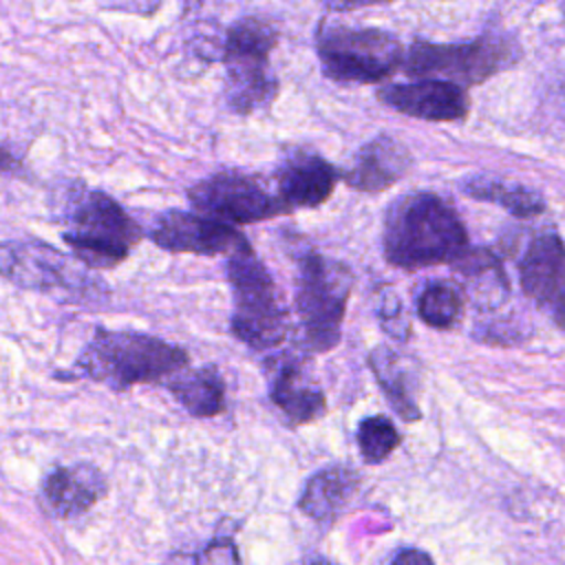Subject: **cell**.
Returning a JSON list of instances; mask_svg holds the SVG:
<instances>
[{"mask_svg":"<svg viewBox=\"0 0 565 565\" xmlns=\"http://www.w3.org/2000/svg\"><path fill=\"white\" fill-rule=\"evenodd\" d=\"M468 232L457 210L435 192L415 190L397 196L384 214L382 252L399 269L452 263L468 249Z\"/></svg>","mask_w":565,"mask_h":565,"instance_id":"6da1fadb","label":"cell"},{"mask_svg":"<svg viewBox=\"0 0 565 565\" xmlns=\"http://www.w3.org/2000/svg\"><path fill=\"white\" fill-rule=\"evenodd\" d=\"M62 241L88 269H110L126 260L141 238L139 225L106 192L71 185L60 205Z\"/></svg>","mask_w":565,"mask_h":565,"instance_id":"7a4b0ae2","label":"cell"},{"mask_svg":"<svg viewBox=\"0 0 565 565\" xmlns=\"http://www.w3.org/2000/svg\"><path fill=\"white\" fill-rule=\"evenodd\" d=\"M188 353L161 338L139 331L97 327L77 355L75 366L90 380L124 391L141 382H163L188 366Z\"/></svg>","mask_w":565,"mask_h":565,"instance_id":"3957f363","label":"cell"},{"mask_svg":"<svg viewBox=\"0 0 565 565\" xmlns=\"http://www.w3.org/2000/svg\"><path fill=\"white\" fill-rule=\"evenodd\" d=\"M294 311L300 347L324 353L340 342L353 271L313 249L296 256Z\"/></svg>","mask_w":565,"mask_h":565,"instance_id":"277c9868","label":"cell"},{"mask_svg":"<svg viewBox=\"0 0 565 565\" xmlns=\"http://www.w3.org/2000/svg\"><path fill=\"white\" fill-rule=\"evenodd\" d=\"M521 55L523 51L514 35L486 31L468 42L415 40L404 49L402 68L415 79H446L468 88L512 68Z\"/></svg>","mask_w":565,"mask_h":565,"instance_id":"5b68a950","label":"cell"},{"mask_svg":"<svg viewBox=\"0 0 565 565\" xmlns=\"http://www.w3.org/2000/svg\"><path fill=\"white\" fill-rule=\"evenodd\" d=\"M278 29L256 15L232 22L223 40L225 104L236 115L269 108L278 97L280 82L269 66V53L278 46Z\"/></svg>","mask_w":565,"mask_h":565,"instance_id":"8992f818","label":"cell"},{"mask_svg":"<svg viewBox=\"0 0 565 565\" xmlns=\"http://www.w3.org/2000/svg\"><path fill=\"white\" fill-rule=\"evenodd\" d=\"M225 274L232 287V333L252 349H274L289 333V311L271 274L252 245L225 256Z\"/></svg>","mask_w":565,"mask_h":565,"instance_id":"52a82bcc","label":"cell"},{"mask_svg":"<svg viewBox=\"0 0 565 565\" xmlns=\"http://www.w3.org/2000/svg\"><path fill=\"white\" fill-rule=\"evenodd\" d=\"M320 71L338 84H382L402 68L404 44L388 31L322 20L313 35Z\"/></svg>","mask_w":565,"mask_h":565,"instance_id":"ba28073f","label":"cell"},{"mask_svg":"<svg viewBox=\"0 0 565 565\" xmlns=\"http://www.w3.org/2000/svg\"><path fill=\"white\" fill-rule=\"evenodd\" d=\"M0 276L15 287L53 294L64 302H99L106 287L90 278L77 258L40 241L0 243Z\"/></svg>","mask_w":565,"mask_h":565,"instance_id":"9c48e42d","label":"cell"},{"mask_svg":"<svg viewBox=\"0 0 565 565\" xmlns=\"http://www.w3.org/2000/svg\"><path fill=\"white\" fill-rule=\"evenodd\" d=\"M188 201L199 214L230 225H247L289 214L276 192H269L258 177L241 170H221L192 183L188 188Z\"/></svg>","mask_w":565,"mask_h":565,"instance_id":"30bf717a","label":"cell"},{"mask_svg":"<svg viewBox=\"0 0 565 565\" xmlns=\"http://www.w3.org/2000/svg\"><path fill=\"white\" fill-rule=\"evenodd\" d=\"M150 241L166 252L201 256H230L249 245L234 225L183 210L159 214L150 227Z\"/></svg>","mask_w":565,"mask_h":565,"instance_id":"8fae6325","label":"cell"},{"mask_svg":"<svg viewBox=\"0 0 565 565\" xmlns=\"http://www.w3.org/2000/svg\"><path fill=\"white\" fill-rule=\"evenodd\" d=\"M377 102L386 108L422 121H463L470 113V97L463 86L446 79H417L408 84H384Z\"/></svg>","mask_w":565,"mask_h":565,"instance_id":"7c38bea8","label":"cell"},{"mask_svg":"<svg viewBox=\"0 0 565 565\" xmlns=\"http://www.w3.org/2000/svg\"><path fill=\"white\" fill-rule=\"evenodd\" d=\"M523 294L563 324L565 309V256L558 232L536 234L519 263Z\"/></svg>","mask_w":565,"mask_h":565,"instance_id":"4fadbf2b","label":"cell"},{"mask_svg":"<svg viewBox=\"0 0 565 565\" xmlns=\"http://www.w3.org/2000/svg\"><path fill=\"white\" fill-rule=\"evenodd\" d=\"M340 170L318 152L305 148H291L274 170L276 196L287 212L298 207H318L335 190Z\"/></svg>","mask_w":565,"mask_h":565,"instance_id":"5bb4252c","label":"cell"},{"mask_svg":"<svg viewBox=\"0 0 565 565\" xmlns=\"http://www.w3.org/2000/svg\"><path fill=\"white\" fill-rule=\"evenodd\" d=\"M411 168V150L393 135H377L358 148L351 166L340 170V179L358 192L377 194L402 181Z\"/></svg>","mask_w":565,"mask_h":565,"instance_id":"9a60e30c","label":"cell"},{"mask_svg":"<svg viewBox=\"0 0 565 565\" xmlns=\"http://www.w3.org/2000/svg\"><path fill=\"white\" fill-rule=\"evenodd\" d=\"M106 494L104 475L90 463L55 466L40 486L42 505L60 519H73L90 510Z\"/></svg>","mask_w":565,"mask_h":565,"instance_id":"2e32d148","label":"cell"},{"mask_svg":"<svg viewBox=\"0 0 565 565\" xmlns=\"http://www.w3.org/2000/svg\"><path fill=\"white\" fill-rule=\"evenodd\" d=\"M269 377V397L289 424H307L324 413V393L305 360L285 355L276 362Z\"/></svg>","mask_w":565,"mask_h":565,"instance_id":"e0dca14e","label":"cell"},{"mask_svg":"<svg viewBox=\"0 0 565 565\" xmlns=\"http://www.w3.org/2000/svg\"><path fill=\"white\" fill-rule=\"evenodd\" d=\"M360 477L344 463H333L318 470L305 486L298 508L313 521H333L349 503Z\"/></svg>","mask_w":565,"mask_h":565,"instance_id":"ac0fdd59","label":"cell"},{"mask_svg":"<svg viewBox=\"0 0 565 565\" xmlns=\"http://www.w3.org/2000/svg\"><path fill=\"white\" fill-rule=\"evenodd\" d=\"M457 278H461L466 294L477 307L494 309L508 298V278L497 256L488 249H466L457 260L450 263Z\"/></svg>","mask_w":565,"mask_h":565,"instance_id":"d6986e66","label":"cell"},{"mask_svg":"<svg viewBox=\"0 0 565 565\" xmlns=\"http://www.w3.org/2000/svg\"><path fill=\"white\" fill-rule=\"evenodd\" d=\"M369 366L391 408L402 419L417 422L422 417V411L415 402L417 384L406 360L395 349L380 344L369 353Z\"/></svg>","mask_w":565,"mask_h":565,"instance_id":"ffe728a7","label":"cell"},{"mask_svg":"<svg viewBox=\"0 0 565 565\" xmlns=\"http://www.w3.org/2000/svg\"><path fill=\"white\" fill-rule=\"evenodd\" d=\"M163 382L192 417H214L225 408V382L214 366H183Z\"/></svg>","mask_w":565,"mask_h":565,"instance_id":"44dd1931","label":"cell"},{"mask_svg":"<svg viewBox=\"0 0 565 565\" xmlns=\"http://www.w3.org/2000/svg\"><path fill=\"white\" fill-rule=\"evenodd\" d=\"M459 188L466 196L477 201L497 203L508 210L512 216L532 218L545 212V199L534 188H527L516 181H503L492 174H468L459 181Z\"/></svg>","mask_w":565,"mask_h":565,"instance_id":"7402d4cb","label":"cell"},{"mask_svg":"<svg viewBox=\"0 0 565 565\" xmlns=\"http://www.w3.org/2000/svg\"><path fill=\"white\" fill-rule=\"evenodd\" d=\"M461 313H463L461 289L446 280H435L426 285L417 298V316L433 329L455 327Z\"/></svg>","mask_w":565,"mask_h":565,"instance_id":"603a6c76","label":"cell"},{"mask_svg":"<svg viewBox=\"0 0 565 565\" xmlns=\"http://www.w3.org/2000/svg\"><path fill=\"white\" fill-rule=\"evenodd\" d=\"M358 448L366 463L375 466L391 457V452L399 446L402 437L395 424L386 415H369L358 424Z\"/></svg>","mask_w":565,"mask_h":565,"instance_id":"cb8c5ba5","label":"cell"},{"mask_svg":"<svg viewBox=\"0 0 565 565\" xmlns=\"http://www.w3.org/2000/svg\"><path fill=\"white\" fill-rule=\"evenodd\" d=\"M377 320L382 322V329L393 338L404 342L411 335V320L404 311V305L399 296L393 289H382L377 302H375Z\"/></svg>","mask_w":565,"mask_h":565,"instance_id":"d4e9b609","label":"cell"},{"mask_svg":"<svg viewBox=\"0 0 565 565\" xmlns=\"http://www.w3.org/2000/svg\"><path fill=\"white\" fill-rule=\"evenodd\" d=\"M196 565H241L236 556V547L230 539H221L210 543L199 556Z\"/></svg>","mask_w":565,"mask_h":565,"instance_id":"484cf974","label":"cell"},{"mask_svg":"<svg viewBox=\"0 0 565 565\" xmlns=\"http://www.w3.org/2000/svg\"><path fill=\"white\" fill-rule=\"evenodd\" d=\"M99 4L110 11H124V13L150 18L161 9L163 0H99Z\"/></svg>","mask_w":565,"mask_h":565,"instance_id":"4316f807","label":"cell"},{"mask_svg":"<svg viewBox=\"0 0 565 565\" xmlns=\"http://www.w3.org/2000/svg\"><path fill=\"white\" fill-rule=\"evenodd\" d=\"M324 9L333 11V13H344V11H355L362 7H373V4H384V2H393V0H318Z\"/></svg>","mask_w":565,"mask_h":565,"instance_id":"83f0119b","label":"cell"},{"mask_svg":"<svg viewBox=\"0 0 565 565\" xmlns=\"http://www.w3.org/2000/svg\"><path fill=\"white\" fill-rule=\"evenodd\" d=\"M391 565H435L433 558L424 552V550H417V547H408V550H402Z\"/></svg>","mask_w":565,"mask_h":565,"instance_id":"f1b7e54d","label":"cell"},{"mask_svg":"<svg viewBox=\"0 0 565 565\" xmlns=\"http://www.w3.org/2000/svg\"><path fill=\"white\" fill-rule=\"evenodd\" d=\"M15 168H18V161L13 159V154L0 146V172H11Z\"/></svg>","mask_w":565,"mask_h":565,"instance_id":"f546056e","label":"cell"}]
</instances>
